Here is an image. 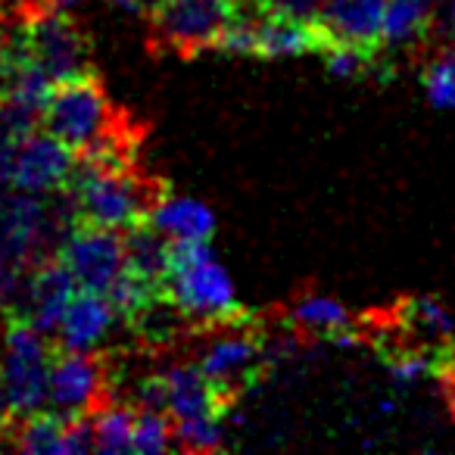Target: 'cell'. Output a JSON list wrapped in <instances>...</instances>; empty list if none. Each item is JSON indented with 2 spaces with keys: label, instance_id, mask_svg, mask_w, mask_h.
Segmentation results:
<instances>
[{
  "label": "cell",
  "instance_id": "6da1fadb",
  "mask_svg": "<svg viewBox=\"0 0 455 455\" xmlns=\"http://www.w3.org/2000/svg\"><path fill=\"white\" fill-rule=\"evenodd\" d=\"M163 293L190 324L200 328H225L250 318L237 299L235 281L209 241H172Z\"/></svg>",
  "mask_w": 455,
  "mask_h": 455
},
{
  "label": "cell",
  "instance_id": "7a4b0ae2",
  "mask_svg": "<svg viewBox=\"0 0 455 455\" xmlns=\"http://www.w3.org/2000/svg\"><path fill=\"white\" fill-rule=\"evenodd\" d=\"M66 190L76 200L78 221L125 231L150 219V209L169 188L134 165H107L78 156Z\"/></svg>",
  "mask_w": 455,
  "mask_h": 455
},
{
  "label": "cell",
  "instance_id": "3957f363",
  "mask_svg": "<svg viewBox=\"0 0 455 455\" xmlns=\"http://www.w3.org/2000/svg\"><path fill=\"white\" fill-rule=\"evenodd\" d=\"M41 128L76 153H88L132 128V119L113 107L100 76L88 69L82 76L53 82L44 116H41Z\"/></svg>",
  "mask_w": 455,
  "mask_h": 455
},
{
  "label": "cell",
  "instance_id": "277c9868",
  "mask_svg": "<svg viewBox=\"0 0 455 455\" xmlns=\"http://www.w3.org/2000/svg\"><path fill=\"white\" fill-rule=\"evenodd\" d=\"M47 378H51L47 337L22 312H7L0 380H4L16 421L47 409Z\"/></svg>",
  "mask_w": 455,
  "mask_h": 455
},
{
  "label": "cell",
  "instance_id": "5b68a950",
  "mask_svg": "<svg viewBox=\"0 0 455 455\" xmlns=\"http://www.w3.org/2000/svg\"><path fill=\"white\" fill-rule=\"evenodd\" d=\"M241 10L243 0H163L147 16L153 51L178 53V57L212 51L219 35L237 20Z\"/></svg>",
  "mask_w": 455,
  "mask_h": 455
},
{
  "label": "cell",
  "instance_id": "8992f818",
  "mask_svg": "<svg viewBox=\"0 0 455 455\" xmlns=\"http://www.w3.org/2000/svg\"><path fill=\"white\" fill-rule=\"evenodd\" d=\"M237 324H225V334H215L196 362L215 384L228 409L237 403V396L247 387H253L266 374V368H272L266 359V340L256 331L237 328Z\"/></svg>",
  "mask_w": 455,
  "mask_h": 455
},
{
  "label": "cell",
  "instance_id": "52a82bcc",
  "mask_svg": "<svg viewBox=\"0 0 455 455\" xmlns=\"http://www.w3.org/2000/svg\"><path fill=\"white\" fill-rule=\"evenodd\" d=\"M60 259L72 268L82 291L109 293L125 272V235L116 228L78 221L60 247Z\"/></svg>",
  "mask_w": 455,
  "mask_h": 455
},
{
  "label": "cell",
  "instance_id": "ba28073f",
  "mask_svg": "<svg viewBox=\"0 0 455 455\" xmlns=\"http://www.w3.org/2000/svg\"><path fill=\"white\" fill-rule=\"evenodd\" d=\"M107 359L100 353H72L60 349L51 359L47 378V409L66 418L94 415L107 403Z\"/></svg>",
  "mask_w": 455,
  "mask_h": 455
},
{
  "label": "cell",
  "instance_id": "9c48e42d",
  "mask_svg": "<svg viewBox=\"0 0 455 455\" xmlns=\"http://www.w3.org/2000/svg\"><path fill=\"white\" fill-rule=\"evenodd\" d=\"M28 35V51H32L35 63L53 78L82 76V72L94 69L91 66V44L88 35L76 26L69 13H38L26 20Z\"/></svg>",
  "mask_w": 455,
  "mask_h": 455
},
{
  "label": "cell",
  "instance_id": "30bf717a",
  "mask_svg": "<svg viewBox=\"0 0 455 455\" xmlns=\"http://www.w3.org/2000/svg\"><path fill=\"white\" fill-rule=\"evenodd\" d=\"M76 150L66 147L63 140H57L53 134L32 132L28 138H22L20 150H16V165L10 188L26 190V194H53L63 190L66 181L72 175L76 165Z\"/></svg>",
  "mask_w": 455,
  "mask_h": 455
},
{
  "label": "cell",
  "instance_id": "8fae6325",
  "mask_svg": "<svg viewBox=\"0 0 455 455\" xmlns=\"http://www.w3.org/2000/svg\"><path fill=\"white\" fill-rule=\"evenodd\" d=\"M78 291L82 287H78L76 275H72V268L57 253L32 268L26 287V303H22L20 312L44 337H57L60 324L66 318V309H69V303L76 299Z\"/></svg>",
  "mask_w": 455,
  "mask_h": 455
},
{
  "label": "cell",
  "instance_id": "7c38bea8",
  "mask_svg": "<svg viewBox=\"0 0 455 455\" xmlns=\"http://www.w3.org/2000/svg\"><path fill=\"white\" fill-rule=\"evenodd\" d=\"M119 322V312L109 303L107 293L78 291L76 299L66 309V318L60 324V349L72 353H94L107 340L109 328Z\"/></svg>",
  "mask_w": 455,
  "mask_h": 455
},
{
  "label": "cell",
  "instance_id": "4fadbf2b",
  "mask_svg": "<svg viewBox=\"0 0 455 455\" xmlns=\"http://www.w3.org/2000/svg\"><path fill=\"white\" fill-rule=\"evenodd\" d=\"M387 0H324L322 26L334 41L380 51Z\"/></svg>",
  "mask_w": 455,
  "mask_h": 455
},
{
  "label": "cell",
  "instance_id": "5bb4252c",
  "mask_svg": "<svg viewBox=\"0 0 455 455\" xmlns=\"http://www.w3.org/2000/svg\"><path fill=\"white\" fill-rule=\"evenodd\" d=\"M165 393H169V415L175 418H194V415H219L225 418L228 405L219 396L215 384L206 378L200 365H172L163 371Z\"/></svg>",
  "mask_w": 455,
  "mask_h": 455
},
{
  "label": "cell",
  "instance_id": "9a60e30c",
  "mask_svg": "<svg viewBox=\"0 0 455 455\" xmlns=\"http://www.w3.org/2000/svg\"><path fill=\"white\" fill-rule=\"evenodd\" d=\"M153 228H159L169 241H212L215 212L196 196H178L165 190L150 209Z\"/></svg>",
  "mask_w": 455,
  "mask_h": 455
},
{
  "label": "cell",
  "instance_id": "2e32d148",
  "mask_svg": "<svg viewBox=\"0 0 455 455\" xmlns=\"http://www.w3.org/2000/svg\"><path fill=\"white\" fill-rule=\"evenodd\" d=\"M399 331H411L424 349H443L455 337V318L436 297H409L399 303Z\"/></svg>",
  "mask_w": 455,
  "mask_h": 455
},
{
  "label": "cell",
  "instance_id": "e0dca14e",
  "mask_svg": "<svg viewBox=\"0 0 455 455\" xmlns=\"http://www.w3.org/2000/svg\"><path fill=\"white\" fill-rule=\"evenodd\" d=\"M287 328L297 334H340V331L353 328V315L340 299L328 297V293H299L291 306H287Z\"/></svg>",
  "mask_w": 455,
  "mask_h": 455
},
{
  "label": "cell",
  "instance_id": "ac0fdd59",
  "mask_svg": "<svg viewBox=\"0 0 455 455\" xmlns=\"http://www.w3.org/2000/svg\"><path fill=\"white\" fill-rule=\"evenodd\" d=\"M125 266L134 275L147 278L150 284L163 287L165 272H169V256H172V241L153 228L150 221H140L134 228H125Z\"/></svg>",
  "mask_w": 455,
  "mask_h": 455
},
{
  "label": "cell",
  "instance_id": "d6986e66",
  "mask_svg": "<svg viewBox=\"0 0 455 455\" xmlns=\"http://www.w3.org/2000/svg\"><path fill=\"white\" fill-rule=\"evenodd\" d=\"M436 0H387L384 28H380V47L396 51V47H411L430 32Z\"/></svg>",
  "mask_w": 455,
  "mask_h": 455
},
{
  "label": "cell",
  "instance_id": "ffe728a7",
  "mask_svg": "<svg viewBox=\"0 0 455 455\" xmlns=\"http://www.w3.org/2000/svg\"><path fill=\"white\" fill-rule=\"evenodd\" d=\"M66 427H69V418L44 409L38 415L20 418V424L10 430L7 446L26 455H63Z\"/></svg>",
  "mask_w": 455,
  "mask_h": 455
},
{
  "label": "cell",
  "instance_id": "44dd1931",
  "mask_svg": "<svg viewBox=\"0 0 455 455\" xmlns=\"http://www.w3.org/2000/svg\"><path fill=\"white\" fill-rule=\"evenodd\" d=\"M134 411L132 405H116L103 403L94 411V443L97 452H132V436H134Z\"/></svg>",
  "mask_w": 455,
  "mask_h": 455
},
{
  "label": "cell",
  "instance_id": "7402d4cb",
  "mask_svg": "<svg viewBox=\"0 0 455 455\" xmlns=\"http://www.w3.org/2000/svg\"><path fill=\"white\" fill-rule=\"evenodd\" d=\"M165 449H175V421L169 411L159 409H138L134 411V436L132 452L156 455Z\"/></svg>",
  "mask_w": 455,
  "mask_h": 455
},
{
  "label": "cell",
  "instance_id": "603a6c76",
  "mask_svg": "<svg viewBox=\"0 0 455 455\" xmlns=\"http://www.w3.org/2000/svg\"><path fill=\"white\" fill-rule=\"evenodd\" d=\"M225 446V427L219 415L175 418V449L184 452H215Z\"/></svg>",
  "mask_w": 455,
  "mask_h": 455
},
{
  "label": "cell",
  "instance_id": "cb8c5ba5",
  "mask_svg": "<svg viewBox=\"0 0 455 455\" xmlns=\"http://www.w3.org/2000/svg\"><path fill=\"white\" fill-rule=\"evenodd\" d=\"M378 53L371 47H359V44H347V41H331L318 57L324 60L331 76L337 78H362L378 66Z\"/></svg>",
  "mask_w": 455,
  "mask_h": 455
},
{
  "label": "cell",
  "instance_id": "d4e9b609",
  "mask_svg": "<svg viewBox=\"0 0 455 455\" xmlns=\"http://www.w3.org/2000/svg\"><path fill=\"white\" fill-rule=\"evenodd\" d=\"M424 94H427L430 107L436 109H455V47L443 51L427 63L421 76Z\"/></svg>",
  "mask_w": 455,
  "mask_h": 455
},
{
  "label": "cell",
  "instance_id": "484cf974",
  "mask_svg": "<svg viewBox=\"0 0 455 455\" xmlns=\"http://www.w3.org/2000/svg\"><path fill=\"white\" fill-rule=\"evenodd\" d=\"M266 13L272 16H287V20L299 22H322V7L324 0H256Z\"/></svg>",
  "mask_w": 455,
  "mask_h": 455
},
{
  "label": "cell",
  "instance_id": "4316f807",
  "mask_svg": "<svg viewBox=\"0 0 455 455\" xmlns=\"http://www.w3.org/2000/svg\"><path fill=\"white\" fill-rule=\"evenodd\" d=\"M13 409H10V399H7V390H4V380H0V446H7V436L13 430Z\"/></svg>",
  "mask_w": 455,
  "mask_h": 455
},
{
  "label": "cell",
  "instance_id": "83f0119b",
  "mask_svg": "<svg viewBox=\"0 0 455 455\" xmlns=\"http://www.w3.org/2000/svg\"><path fill=\"white\" fill-rule=\"evenodd\" d=\"M443 4H446V26L455 35V0H443Z\"/></svg>",
  "mask_w": 455,
  "mask_h": 455
},
{
  "label": "cell",
  "instance_id": "f1b7e54d",
  "mask_svg": "<svg viewBox=\"0 0 455 455\" xmlns=\"http://www.w3.org/2000/svg\"><path fill=\"white\" fill-rule=\"evenodd\" d=\"M140 4H144V7H147V16H150L153 10H156L159 4H163V0H140Z\"/></svg>",
  "mask_w": 455,
  "mask_h": 455
}]
</instances>
